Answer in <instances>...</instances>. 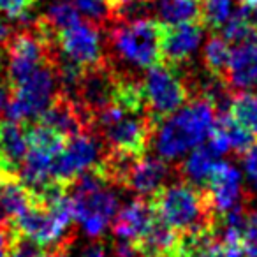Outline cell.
Returning <instances> with one entry per match:
<instances>
[{
	"label": "cell",
	"mask_w": 257,
	"mask_h": 257,
	"mask_svg": "<svg viewBox=\"0 0 257 257\" xmlns=\"http://www.w3.org/2000/svg\"><path fill=\"white\" fill-rule=\"evenodd\" d=\"M222 241V239H220ZM218 257H246L241 243L238 241H222Z\"/></svg>",
	"instance_id": "37"
},
{
	"label": "cell",
	"mask_w": 257,
	"mask_h": 257,
	"mask_svg": "<svg viewBox=\"0 0 257 257\" xmlns=\"http://www.w3.org/2000/svg\"><path fill=\"white\" fill-rule=\"evenodd\" d=\"M2 173H6V171H4V168H2V164H0V175H2ZM9 175H11V173H9Z\"/></svg>",
	"instance_id": "43"
},
{
	"label": "cell",
	"mask_w": 257,
	"mask_h": 257,
	"mask_svg": "<svg viewBox=\"0 0 257 257\" xmlns=\"http://www.w3.org/2000/svg\"><path fill=\"white\" fill-rule=\"evenodd\" d=\"M78 257H106V245L102 241H92L79 250Z\"/></svg>",
	"instance_id": "38"
},
{
	"label": "cell",
	"mask_w": 257,
	"mask_h": 257,
	"mask_svg": "<svg viewBox=\"0 0 257 257\" xmlns=\"http://www.w3.org/2000/svg\"><path fill=\"white\" fill-rule=\"evenodd\" d=\"M37 123L51 128L65 141L85 133V131H92L90 127L92 120H90L88 113L76 100L69 99L62 93L55 97L51 106L39 116Z\"/></svg>",
	"instance_id": "14"
},
{
	"label": "cell",
	"mask_w": 257,
	"mask_h": 257,
	"mask_svg": "<svg viewBox=\"0 0 257 257\" xmlns=\"http://www.w3.org/2000/svg\"><path fill=\"white\" fill-rule=\"evenodd\" d=\"M32 204V194L18 175H0V225H11Z\"/></svg>",
	"instance_id": "19"
},
{
	"label": "cell",
	"mask_w": 257,
	"mask_h": 257,
	"mask_svg": "<svg viewBox=\"0 0 257 257\" xmlns=\"http://www.w3.org/2000/svg\"><path fill=\"white\" fill-rule=\"evenodd\" d=\"M196 2H197V0H196Z\"/></svg>",
	"instance_id": "45"
},
{
	"label": "cell",
	"mask_w": 257,
	"mask_h": 257,
	"mask_svg": "<svg viewBox=\"0 0 257 257\" xmlns=\"http://www.w3.org/2000/svg\"><path fill=\"white\" fill-rule=\"evenodd\" d=\"M164 25L152 18L116 20L107 29L106 58L114 65L150 69L161 64V43Z\"/></svg>",
	"instance_id": "2"
},
{
	"label": "cell",
	"mask_w": 257,
	"mask_h": 257,
	"mask_svg": "<svg viewBox=\"0 0 257 257\" xmlns=\"http://www.w3.org/2000/svg\"><path fill=\"white\" fill-rule=\"evenodd\" d=\"M58 93L60 90H58L53 60L50 64H44L36 72H32L25 81L13 88L11 99L6 107V116L8 120L20 121V123L37 121L41 114L51 106Z\"/></svg>",
	"instance_id": "6"
},
{
	"label": "cell",
	"mask_w": 257,
	"mask_h": 257,
	"mask_svg": "<svg viewBox=\"0 0 257 257\" xmlns=\"http://www.w3.org/2000/svg\"><path fill=\"white\" fill-rule=\"evenodd\" d=\"M107 187L92 192L69 194L72 201V217L90 238H99L120 210V199Z\"/></svg>",
	"instance_id": "10"
},
{
	"label": "cell",
	"mask_w": 257,
	"mask_h": 257,
	"mask_svg": "<svg viewBox=\"0 0 257 257\" xmlns=\"http://www.w3.org/2000/svg\"><path fill=\"white\" fill-rule=\"evenodd\" d=\"M16 238V231L11 225H0V257H8L9 248Z\"/></svg>",
	"instance_id": "35"
},
{
	"label": "cell",
	"mask_w": 257,
	"mask_h": 257,
	"mask_svg": "<svg viewBox=\"0 0 257 257\" xmlns=\"http://www.w3.org/2000/svg\"><path fill=\"white\" fill-rule=\"evenodd\" d=\"M32 2H34V4H36V2H39V0H32Z\"/></svg>",
	"instance_id": "44"
},
{
	"label": "cell",
	"mask_w": 257,
	"mask_h": 257,
	"mask_svg": "<svg viewBox=\"0 0 257 257\" xmlns=\"http://www.w3.org/2000/svg\"><path fill=\"white\" fill-rule=\"evenodd\" d=\"M180 234L168 224L155 218L143 238L136 243L140 257H171L178 246Z\"/></svg>",
	"instance_id": "21"
},
{
	"label": "cell",
	"mask_w": 257,
	"mask_h": 257,
	"mask_svg": "<svg viewBox=\"0 0 257 257\" xmlns=\"http://www.w3.org/2000/svg\"><path fill=\"white\" fill-rule=\"evenodd\" d=\"M241 162H243V171H245L246 182L252 187L253 192H257V141L241 155Z\"/></svg>",
	"instance_id": "33"
},
{
	"label": "cell",
	"mask_w": 257,
	"mask_h": 257,
	"mask_svg": "<svg viewBox=\"0 0 257 257\" xmlns=\"http://www.w3.org/2000/svg\"><path fill=\"white\" fill-rule=\"evenodd\" d=\"M121 74L123 72L114 67L107 58H104L100 64L83 69L74 100L88 113L90 120L116 100Z\"/></svg>",
	"instance_id": "9"
},
{
	"label": "cell",
	"mask_w": 257,
	"mask_h": 257,
	"mask_svg": "<svg viewBox=\"0 0 257 257\" xmlns=\"http://www.w3.org/2000/svg\"><path fill=\"white\" fill-rule=\"evenodd\" d=\"M217 121V111L206 99L194 97L175 114L162 120L154 133L155 152L171 162L208 141Z\"/></svg>",
	"instance_id": "1"
},
{
	"label": "cell",
	"mask_w": 257,
	"mask_h": 257,
	"mask_svg": "<svg viewBox=\"0 0 257 257\" xmlns=\"http://www.w3.org/2000/svg\"><path fill=\"white\" fill-rule=\"evenodd\" d=\"M250 9L241 8L236 15H232V18L222 27V37L227 41L229 44L236 46V44L246 43L248 37L252 36L253 23L250 22Z\"/></svg>",
	"instance_id": "28"
},
{
	"label": "cell",
	"mask_w": 257,
	"mask_h": 257,
	"mask_svg": "<svg viewBox=\"0 0 257 257\" xmlns=\"http://www.w3.org/2000/svg\"><path fill=\"white\" fill-rule=\"evenodd\" d=\"M113 252L116 257H140L136 243L125 241V239H114Z\"/></svg>",
	"instance_id": "36"
},
{
	"label": "cell",
	"mask_w": 257,
	"mask_h": 257,
	"mask_svg": "<svg viewBox=\"0 0 257 257\" xmlns=\"http://www.w3.org/2000/svg\"><path fill=\"white\" fill-rule=\"evenodd\" d=\"M224 81L232 93L250 92L257 88V46L253 43H241L232 46Z\"/></svg>",
	"instance_id": "17"
},
{
	"label": "cell",
	"mask_w": 257,
	"mask_h": 257,
	"mask_svg": "<svg viewBox=\"0 0 257 257\" xmlns=\"http://www.w3.org/2000/svg\"><path fill=\"white\" fill-rule=\"evenodd\" d=\"M29 152L27 123L4 120L0 121V164L6 173L18 175Z\"/></svg>",
	"instance_id": "18"
},
{
	"label": "cell",
	"mask_w": 257,
	"mask_h": 257,
	"mask_svg": "<svg viewBox=\"0 0 257 257\" xmlns=\"http://www.w3.org/2000/svg\"><path fill=\"white\" fill-rule=\"evenodd\" d=\"M111 8H113V22L121 15V13L128 11V9L134 8H145V6H150L152 0H109Z\"/></svg>",
	"instance_id": "34"
},
{
	"label": "cell",
	"mask_w": 257,
	"mask_h": 257,
	"mask_svg": "<svg viewBox=\"0 0 257 257\" xmlns=\"http://www.w3.org/2000/svg\"><path fill=\"white\" fill-rule=\"evenodd\" d=\"M252 16H253V25H255V27H257V8H255V9H253Z\"/></svg>",
	"instance_id": "42"
},
{
	"label": "cell",
	"mask_w": 257,
	"mask_h": 257,
	"mask_svg": "<svg viewBox=\"0 0 257 257\" xmlns=\"http://www.w3.org/2000/svg\"><path fill=\"white\" fill-rule=\"evenodd\" d=\"M157 15L162 25L199 22V4L196 0H159Z\"/></svg>",
	"instance_id": "23"
},
{
	"label": "cell",
	"mask_w": 257,
	"mask_h": 257,
	"mask_svg": "<svg viewBox=\"0 0 257 257\" xmlns=\"http://www.w3.org/2000/svg\"><path fill=\"white\" fill-rule=\"evenodd\" d=\"M69 246H71V245L62 246V248H58V250H55V252H51V257H71V255H69Z\"/></svg>",
	"instance_id": "40"
},
{
	"label": "cell",
	"mask_w": 257,
	"mask_h": 257,
	"mask_svg": "<svg viewBox=\"0 0 257 257\" xmlns=\"http://www.w3.org/2000/svg\"><path fill=\"white\" fill-rule=\"evenodd\" d=\"M32 8V0H0V15H4L9 20H15V22H29Z\"/></svg>",
	"instance_id": "31"
},
{
	"label": "cell",
	"mask_w": 257,
	"mask_h": 257,
	"mask_svg": "<svg viewBox=\"0 0 257 257\" xmlns=\"http://www.w3.org/2000/svg\"><path fill=\"white\" fill-rule=\"evenodd\" d=\"M106 148L93 131H85L78 136L65 141L62 152L57 155L53 164V178L57 183L67 189L83 173L95 169L100 164Z\"/></svg>",
	"instance_id": "8"
},
{
	"label": "cell",
	"mask_w": 257,
	"mask_h": 257,
	"mask_svg": "<svg viewBox=\"0 0 257 257\" xmlns=\"http://www.w3.org/2000/svg\"><path fill=\"white\" fill-rule=\"evenodd\" d=\"M215 125L220 128V133L224 134V138L227 140L229 150H232L238 155H243L257 141V138L253 136V134H250L246 128H243L241 125L236 123V121L229 116V113L218 114Z\"/></svg>",
	"instance_id": "25"
},
{
	"label": "cell",
	"mask_w": 257,
	"mask_h": 257,
	"mask_svg": "<svg viewBox=\"0 0 257 257\" xmlns=\"http://www.w3.org/2000/svg\"><path fill=\"white\" fill-rule=\"evenodd\" d=\"M234 0H201L199 23L204 29L218 30L232 18Z\"/></svg>",
	"instance_id": "26"
},
{
	"label": "cell",
	"mask_w": 257,
	"mask_h": 257,
	"mask_svg": "<svg viewBox=\"0 0 257 257\" xmlns=\"http://www.w3.org/2000/svg\"><path fill=\"white\" fill-rule=\"evenodd\" d=\"M92 131L107 152L147 155L157 123L143 109H131L118 102L109 104L92 118Z\"/></svg>",
	"instance_id": "4"
},
{
	"label": "cell",
	"mask_w": 257,
	"mask_h": 257,
	"mask_svg": "<svg viewBox=\"0 0 257 257\" xmlns=\"http://www.w3.org/2000/svg\"><path fill=\"white\" fill-rule=\"evenodd\" d=\"M204 192L217 220L236 206L248 204V194L243 189L241 173L229 162H220L215 168L210 182L204 187Z\"/></svg>",
	"instance_id": "12"
},
{
	"label": "cell",
	"mask_w": 257,
	"mask_h": 257,
	"mask_svg": "<svg viewBox=\"0 0 257 257\" xmlns=\"http://www.w3.org/2000/svg\"><path fill=\"white\" fill-rule=\"evenodd\" d=\"M150 203L155 215L178 234L217 231V217L204 189L180 180L178 183L162 187L150 197Z\"/></svg>",
	"instance_id": "3"
},
{
	"label": "cell",
	"mask_w": 257,
	"mask_h": 257,
	"mask_svg": "<svg viewBox=\"0 0 257 257\" xmlns=\"http://www.w3.org/2000/svg\"><path fill=\"white\" fill-rule=\"evenodd\" d=\"M9 37H11V29H9V25L6 23V20L0 16V50L8 44Z\"/></svg>",
	"instance_id": "39"
},
{
	"label": "cell",
	"mask_w": 257,
	"mask_h": 257,
	"mask_svg": "<svg viewBox=\"0 0 257 257\" xmlns=\"http://www.w3.org/2000/svg\"><path fill=\"white\" fill-rule=\"evenodd\" d=\"M218 164H220L218 155H215L211 148L206 145V147L194 148L187 155L185 161L176 168V171H178L182 182L190 183L197 189H204Z\"/></svg>",
	"instance_id": "20"
},
{
	"label": "cell",
	"mask_w": 257,
	"mask_h": 257,
	"mask_svg": "<svg viewBox=\"0 0 257 257\" xmlns=\"http://www.w3.org/2000/svg\"><path fill=\"white\" fill-rule=\"evenodd\" d=\"M157 218L152 206L150 199L138 197V199L128 201L125 206L118 210L113 222V234L116 239L138 243L143 238L145 232L150 229L154 220Z\"/></svg>",
	"instance_id": "16"
},
{
	"label": "cell",
	"mask_w": 257,
	"mask_h": 257,
	"mask_svg": "<svg viewBox=\"0 0 257 257\" xmlns=\"http://www.w3.org/2000/svg\"><path fill=\"white\" fill-rule=\"evenodd\" d=\"M171 176V166L168 161L155 155H143L134 161L123 180V189L136 192L140 197L150 199L155 192L166 185Z\"/></svg>",
	"instance_id": "15"
},
{
	"label": "cell",
	"mask_w": 257,
	"mask_h": 257,
	"mask_svg": "<svg viewBox=\"0 0 257 257\" xmlns=\"http://www.w3.org/2000/svg\"><path fill=\"white\" fill-rule=\"evenodd\" d=\"M204 27L199 22L182 23V25H164L161 43L162 62L175 69L189 65L197 48L203 41Z\"/></svg>",
	"instance_id": "13"
},
{
	"label": "cell",
	"mask_w": 257,
	"mask_h": 257,
	"mask_svg": "<svg viewBox=\"0 0 257 257\" xmlns=\"http://www.w3.org/2000/svg\"><path fill=\"white\" fill-rule=\"evenodd\" d=\"M229 116L257 138V95L252 92H239L232 97Z\"/></svg>",
	"instance_id": "24"
},
{
	"label": "cell",
	"mask_w": 257,
	"mask_h": 257,
	"mask_svg": "<svg viewBox=\"0 0 257 257\" xmlns=\"http://www.w3.org/2000/svg\"><path fill=\"white\" fill-rule=\"evenodd\" d=\"M239 4H241V8L252 9V8H257V0H239Z\"/></svg>",
	"instance_id": "41"
},
{
	"label": "cell",
	"mask_w": 257,
	"mask_h": 257,
	"mask_svg": "<svg viewBox=\"0 0 257 257\" xmlns=\"http://www.w3.org/2000/svg\"><path fill=\"white\" fill-rule=\"evenodd\" d=\"M71 2L79 15H83L99 29L113 23V8L109 0H71Z\"/></svg>",
	"instance_id": "29"
},
{
	"label": "cell",
	"mask_w": 257,
	"mask_h": 257,
	"mask_svg": "<svg viewBox=\"0 0 257 257\" xmlns=\"http://www.w3.org/2000/svg\"><path fill=\"white\" fill-rule=\"evenodd\" d=\"M141 85L145 109L157 125L175 114L190 97L182 72L164 62L148 69L141 79Z\"/></svg>",
	"instance_id": "7"
},
{
	"label": "cell",
	"mask_w": 257,
	"mask_h": 257,
	"mask_svg": "<svg viewBox=\"0 0 257 257\" xmlns=\"http://www.w3.org/2000/svg\"><path fill=\"white\" fill-rule=\"evenodd\" d=\"M6 71L11 86H18L32 72L57 58V43L41 30L37 20L9 37L6 44Z\"/></svg>",
	"instance_id": "5"
},
{
	"label": "cell",
	"mask_w": 257,
	"mask_h": 257,
	"mask_svg": "<svg viewBox=\"0 0 257 257\" xmlns=\"http://www.w3.org/2000/svg\"><path fill=\"white\" fill-rule=\"evenodd\" d=\"M229 55H231V48H229V43L224 37H218V36L210 37L203 50L204 69L208 72H211V74L224 78L225 67H227V62H229Z\"/></svg>",
	"instance_id": "27"
},
{
	"label": "cell",
	"mask_w": 257,
	"mask_h": 257,
	"mask_svg": "<svg viewBox=\"0 0 257 257\" xmlns=\"http://www.w3.org/2000/svg\"><path fill=\"white\" fill-rule=\"evenodd\" d=\"M57 50L62 58L81 69L97 65L106 58L99 27L88 20L86 22L79 20L78 23L58 34Z\"/></svg>",
	"instance_id": "11"
},
{
	"label": "cell",
	"mask_w": 257,
	"mask_h": 257,
	"mask_svg": "<svg viewBox=\"0 0 257 257\" xmlns=\"http://www.w3.org/2000/svg\"><path fill=\"white\" fill-rule=\"evenodd\" d=\"M8 257H51V253L50 250L44 248L39 243L30 241V239L16 234L15 241H13L11 248H9Z\"/></svg>",
	"instance_id": "30"
},
{
	"label": "cell",
	"mask_w": 257,
	"mask_h": 257,
	"mask_svg": "<svg viewBox=\"0 0 257 257\" xmlns=\"http://www.w3.org/2000/svg\"><path fill=\"white\" fill-rule=\"evenodd\" d=\"M79 20L81 18H79L78 9L74 8L71 0H53L46 8V13L37 20V25L48 37H51L57 43L58 34L78 23Z\"/></svg>",
	"instance_id": "22"
},
{
	"label": "cell",
	"mask_w": 257,
	"mask_h": 257,
	"mask_svg": "<svg viewBox=\"0 0 257 257\" xmlns=\"http://www.w3.org/2000/svg\"><path fill=\"white\" fill-rule=\"evenodd\" d=\"M241 246L246 257H257V210H250L241 234Z\"/></svg>",
	"instance_id": "32"
}]
</instances>
